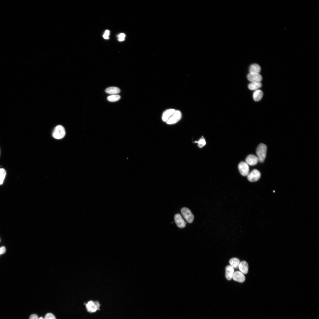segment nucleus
<instances>
[{
  "mask_svg": "<svg viewBox=\"0 0 319 319\" xmlns=\"http://www.w3.org/2000/svg\"><path fill=\"white\" fill-rule=\"evenodd\" d=\"M6 251V249L5 247L2 246L0 248V254H2L4 253Z\"/></svg>",
  "mask_w": 319,
  "mask_h": 319,
  "instance_id": "26",
  "label": "nucleus"
},
{
  "mask_svg": "<svg viewBox=\"0 0 319 319\" xmlns=\"http://www.w3.org/2000/svg\"><path fill=\"white\" fill-rule=\"evenodd\" d=\"M125 37V35L123 33H120L118 35V40L121 41L124 40Z\"/></svg>",
  "mask_w": 319,
  "mask_h": 319,
  "instance_id": "24",
  "label": "nucleus"
},
{
  "mask_svg": "<svg viewBox=\"0 0 319 319\" xmlns=\"http://www.w3.org/2000/svg\"><path fill=\"white\" fill-rule=\"evenodd\" d=\"M225 271V276L226 279L228 280H230L232 278L234 272V269L230 265H228L226 267Z\"/></svg>",
  "mask_w": 319,
  "mask_h": 319,
  "instance_id": "14",
  "label": "nucleus"
},
{
  "mask_svg": "<svg viewBox=\"0 0 319 319\" xmlns=\"http://www.w3.org/2000/svg\"><path fill=\"white\" fill-rule=\"evenodd\" d=\"M267 150L266 146L263 143L260 144L257 147L256 150L257 157L260 162H264L266 156Z\"/></svg>",
  "mask_w": 319,
  "mask_h": 319,
  "instance_id": "1",
  "label": "nucleus"
},
{
  "mask_svg": "<svg viewBox=\"0 0 319 319\" xmlns=\"http://www.w3.org/2000/svg\"><path fill=\"white\" fill-rule=\"evenodd\" d=\"M181 117L182 114L181 112L179 110H176L166 122V123L168 124H175L181 119Z\"/></svg>",
  "mask_w": 319,
  "mask_h": 319,
  "instance_id": "5",
  "label": "nucleus"
},
{
  "mask_svg": "<svg viewBox=\"0 0 319 319\" xmlns=\"http://www.w3.org/2000/svg\"><path fill=\"white\" fill-rule=\"evenodd\" d=\"M174 220L178 227L183 228L185 227L186 223L180 214H177L175 215Z\"/></svg>",
  "mask_w": 319,
  "mask_h": 319,
  "instance_id": "8",
  "label": "nucleus"
},
{
  "mask_svg": "<svg viewBox=\"0 0 319 319\" xmlns=\"http://www.w3.org/2000/svg\"><path fill=\"white\" fill-rule=\"evenodd\" d=\"M176 110L173 109H170L165 111L162 115V119L164 122H166L170 116L173 114Z\"/></svg>",
  "mask_w": 319,
  "mask_h": 319,
  "instance_id": "12",
  "label": "nucleus"
},
{
  "mask_svg": "<svg viewBox=\"0 0 319 319\" xmlns=\"http://www.w3.org/2000/svg\"><path fill=\"white\" fill-rule=\"evenodd\" d=\"M38 319H44V318H43L42 317H40Z\"/></svg>",
  "mask_w": 319,
  "mask_h": 319,
  "instance_id": "28",
  "label": "nucleus"
},
{
  "mask_svg": "<svg viewBox=\"0 0 319 319\" xmlns=\"http://www.w3.org/2000/svg\"><path fill=\"white\" fill-rule=\"evenodd\" d=\"M6 172L3 168L0 169V185L2 184L5 178Z\"/></svg>",
  "mask_w": 319,
  "mask_h": 319,
  "instance_id": "21",
  "label": "nucleus"
},
{
  "mask_svg": "<svg viewBox=\"0 0 319 319\" xmlns=\"http://www.w3.org/2000/svg\"><path fill=\"white\" fill-rule=\"evenodd\" d=\"M238 268L240 271L243 274H247L248 271V263L245 261L240 262Z\"/></svg>",
  "mask_w": 319,
  "mask_h": 319,
  "instance_id": "13",
  "label": "nucleus"
},
{
  "mask_svg": "<svg viewBox=\"0 0 319 319\" xmlns=\"http://www.w3.org/2000/svg\"><path fill=\"white\" fill-rule=\"evenodd\" d=\"M247 78L251 82H260L262 79L261 76L258 73H250L248 74Z\"/></svg>",
  "mask_w": 319,
  "mask_h": 319,
  "instance_id": "9",
  "label": "nucleus"
},
{
  "mask_svg": "<svg viewBox=\"0 0 319 319\" xmlns=\"http://www.w3.org/2000/svg\"><path fill=\"white\" fill-rule=\"evenodd\" d=\"M87 311L90 313H94L99 310L100 305L97 301H90L85 304Z\"/></svg>",
  "mask_w": 319,
  "mask_h": 319,
  "instance_id": "2",
  "label": "nucleus"
},
{
  "mask_svg": "<svg viewBox=\"0 0 319 319\" xmlns=\"http://www.w3.org/2000/svg\"><path fill=\"white\" fill-rule=\"evenodd\" d=\"M229 262L230 265V266L233 269H236L238 268L240 261L238 258H233L230 259Z\"/></svg>",
  "mask_w": 319,
  "mask_h": 319,
  "instance_id": "15",
  "label": "nucleus"
},
{
  "mask_svg": "<svg viewBox=\"0 0 319 319\" xmlns=\"http://www.w3.org/2000/svg\"><path fill=\"white\" fill-rule=\"evenodd\" d=\"M263 95L262 91L259 89L256 90L253 93V100L256 101H260L262 98Z\"/></svg>",
  "mask_w": 319,
  "mask_h": 319,
  "instance_id": "16",
  "label": "nucleus"
},
{
  "mask_svg": "<svg viewBox=\"0 0 319 319\" xmlns=\"http://www.w3.org/2000/svg\"><path fill=\"white\" fill-rule=\"evenodd\" d=\"M38 316L35 314H32L30 317L29 319H38Z\"/></svg>",
  "mask_w": 319,
  "mask_h": 319,
  "instance_id": "27",
  "label": "nucleus"
},
{
  "mask_svg": "<svg viewBox=\"0 0 319 319\" xmlns=\"http://www.w3.org/2000/svg\"><path fill=\"white\" fill-rule=\"evenodd\" d=\"M65 134L64 127L61 125H59L54 128L53 133V136L55 139H60L64 137Z\"/></svg>",
  "mask_w": 319,
  "mask_h": 319,
  "instance_id": "3",
  "label": "nucleus"
},
{
  "mask_svg": "<svg viewBox=\"0 0 319 319\" xmlns=\"http://www.w3.org/2000/svg\"><path fill=\"white\" fill-rule=\"evenodd\" d=\"M245 162L248 165L253 166L256 165L258 160L257 156L253 154H250L246 157L245 160Z\"/></svg>",
  "mask_w": 319,
  "mask_h": 319,
  "instance_id": "10",
  "label": "nucleus"
},
{
  "mask_svg": "<svg viewBox=\"0 0 319 319\" xmlns=\"http://www.w3.org/2000/svg\"><path fill=\"white\" fill-rule=\"evenodd\" d=\"M238 168L240 173L243 176H247L249 173V166L244 162L242 161L239 163Z\"/></svg>",
  "mask_w": 319,
  "mask_h": 319,
  "instance_id": "7",
  "label": "nucleus"
},
{
  "mask_svg": "<svg viewBox=\"0 0 319 319\" xmlns=\"http://www.w3.org/2000/svg\"><path fill=\"white\" fill-rule=\"evenodd\" d=\"M232 278L234 280L240 283L243 282L245 279L243 274L238 271L234 272Z\"/></svg>",
  "mask_w": 319,
  "mask_h": 319,
  "instance_id": "11",
  "label": "nucleus"
},
{
  "mask_svg": "<svg viewBox=\"0 0 319 319\" xmlns=\"http://www.w3.org/2000/svg\"></svg>",
  "mask_w": 319,
  "mask_h": 319,
  "instance_id": "29",
  "label": "nucleus"
},
{
  "mask_svg": "<svg viewBox=\"0 0 319 319\" xmlns=\"http://www.w3.org/2000/svg\"><path fill=\"white\" fill-rule=\"evenodd\" d=\"M261 176V174L260 171L256 169H254L249 173L247 177L249 181L254 182L258 180L260 178Z\"/></svg>",
  "mask_w": 319,
  "mask_h": 319,
  "instance_id": "6",
  "label": "nucleus"
},
{
  "mask_svg": "<svg viewBox=\"0 0 319 319\" xmlns=\"http://www.w3.org/2000/svg\"><path fill=\"white\" fill-rule=\"evenodd\" d=\"M44 318V319H56L55 316L51 313H47Z\"/></svg>",
  "mask_w": 319,
  "mask_h": 319,
  "instance_id": "23",
  "label": "nucleus"
},
{
  "mask_svg": "<svg viewBox=\"0 0 319 319\" xmlns=\"http://www.w3.org/2000/svg\"><path fill=\"white\" fill-rule=\"evenodd\" d=\"M121 98V96L118 95H114L108 96L107 99L110 102H115L118 101Z\"/></svg>",
  "mask_w": 319,
  "mask_h": 319,
  "instance_id": "20",
  "label": "nucleus"
},
{
  "mask_svg": "<svg viewBox=\"0 0 319 319\" xmlns=\"http://www.w3.org/2000/svg\"><path fill=\"white\" fill-rule=\"evenodd\" d=\"M262 84L260 82H251L248 85V88L251 90H257L261 87Z\"/></svg>",
  "mask_w": 319,
  "mask_h": 319,
  "instance_id": "19",
  "label": "nucleus"
},
{
  "mask_svg": "<svg viewBox=\"0 0 319 319\" xmlns=\"http://www.w3.org/2000/svg\"><path fill=\"white\" fill-rule=\"evenodd\" d=\"M261 68L259 65L256 64H252L249 69L250 73L259 74L260 72Z\"/></svg>",
  "mask_w": 319,
  "mask_h": 319,
  "instance_id": "17",
  "label": "nucleus"
},
{
  "mask_svg": "<svg viewBox=\"0 0 319 319\" xmlns=\"http://www.w3.org/2000/svg\"><path fill=\"white\" fill-rule=\"evenodd\" d=\"M195 142L198 144V146L200 148H201L205 146L206 144V142L205 139L203 136L198 141H195Z\"/></svg>",
  "mask_w": 319,
  "mask_h": 319,
  "instance_id": "22",
  "label": "nucleus"
},
{
  "mask_svg": "<svg viewBox=\"0 0 319 319\" xmlns=\"http://www.w3.org/2000/svg\"><path fill=\"white\" fill-rule=\"evenodd\" d=\"M110 32L109 31L107 30L105 32L104 34L103 35L104 38L106 39H109L108 36L109 35Z\"/></svg>",
  "mask_w": 319,
  "mask_h": 319,
  "instance_id": "25",
  "label": "nucleus"
},
{
  "mask_svg": "<svg viewBox=\"0 0 319 319\" xmlns=\"http://www.w3.org/2000/svg\"><path fill=\"white\" fill-rule=\"evenodd\" d=\"M181 213L187 222L189 223L193 221L194 217L191 210L186 207H183L181 210Z\"/></svg>",
  "mask_w": 319,
  "mask_h": 319,
  "instance_id": "4",
  "label": "nucleus"
},
{
  "mask_svg": "<svg viewBox=\"0 0 319 319\" xmlns=\"http://www.w3.org/2000/svg\"><path fill=\"white\" fill-rule=\"evenodd\" d=\"M105 91L107 93L114 95L120 93V90L117 87H112L107 88Z\"/></svg>",
  "mask_w": 319,
  "mask_h": 319,
  "instance_id": "18",
  "label": "nucleus"
}]
</instances>
